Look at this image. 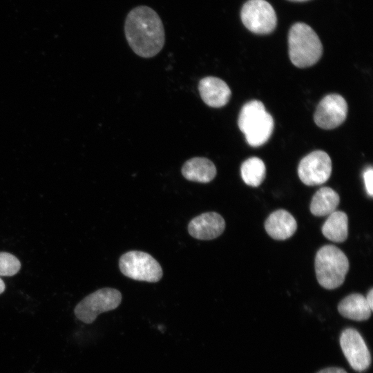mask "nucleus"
Wrapping results in <instances>:
<instances>
[{"label":"nucleus","instance_id":"1","mask_svg":"<svg viewBox=\"0 0 373 373\" xmlns=\"http://www.w3.org/2000/svg\"><path fill=\"white\" fill-rule=\"evenodd\" d=\"M127 42L137 55L149 58L163 48L165 32L161 18L151 8L139 6L127 15L124 23Z\"/></svg>","mask_w":373,"mask_h":373},{"label":"nucleus","instance_id":"2","mask_svg":"<svg viewBox=\"0 0 373 373\" xmlns=\"http://www.w3.org/2000/svg\"><path fill=\"white\" fill-rule=\"evenodd\" d=\"M289 56L298 68L315 64L323 54V45L316 32L307 24L298 22L292 25L288 34Z\"/></svg>","mask_w":373,"mask_h":373},{"label":"nucleus","instance_id":"3","mask_svg":"<svg viewBox=\"0 0 373 373\" xmlns=\"http://www.w3.org/2000/svg\"><path fill=\"white\" fill-rule=\"evenodd\" d=\"M238 124L247 143L254 147L264 144L269 139L274 127L272 116L258 100L249 101L242 107Z\"/></svg>","mask_w":373,"mask_h":373},{"label":"nucleus","instance_id":"4","mask_svg":"<svg viewBox=\"0 0 373 373\" xmlns=\"http://www.w3.org/2000/svg\"><path fill=\"white\" fill-rule=\"evenodd\" d=\"M349 267L347 256L336 246L325 245L316 253V278L318 283L327 289H336L344 283Z\"/></svg>","mask_w":373,"mask_h":373},{"label":"nucleus","instance_id":"5","mask_svg":"<svg viewBox=\"0 0 373 373\" xmlns=\"http://www.w3.org/2000/svg\"><path fill=\"white\" fill-rule=\"evenodd\" d=\"M119 267L126 277L140 281L156 283L162 277L160 263L150 254L140 251H130L119 258Z\"/></svg>","mask_w":373,"mask_h":373},{"label":"nucleus","instance_id":"6","mask_svg":"<svg viewBox=\"0 0 373 373\" xmlns=\"http://www.w3.org/2000/svg\"><path fill=\"white\" fill-rule=\"evenodd\" d=\"M122 301V294L116 289L102 288L86 296L75 307L76 317L84 323H92L103 312L113 310Z\"/></svg>","mask_w":373,"mask_h":373},{"label":"nucleus","instance_id":"7","mask_svg":"<svg viewBox=\"0 0 373 373\" xmlns=\"http://www.w3.org/2000/svg\"><path fill=\"white\" fill-rule=\"evenodd\" d=\"M240 17L249 31L259 35L271 33L277 24L276 12L265 0L247 1L242 7Z\"/></svg>","mask_w":373,"mask_h":373},{"label":"nucleus","instance_id":"8","mask_svg":"<svg viewBox=\"0 0 373 373\" xmlns=\"http://www.w3.org/2000/svg\"><path fill=\"white\" fill-rule=\"evenodd\" d=\"M332 173V160L323 151H314L305 156L298 166L300 180L306 185L316 186L325 183Z\"/></svg>","mask_w":373,"mask_h":373},{"label":"nucleus","instance_id":"9","mask_svg":"<svg viewBox=\"0 0 373 373\" xmlns=\"http://www.w3.org/2000/svg\"><path fill=\"white\" fill-rule=\"evenodd\" d=\"M347 104L338 94H329L318 104L314 115L316 124L321 128L333 129L346 119Z\"/></svg>","mask_w":373,"mask_h":373},{"label":"nucleus","instance_id":"10","mask_svg":"<svg viewBox=\"0 0 373 373\" xmlns=\"http://www.w3.org/2000/svg\"><path fill=\"white\" fill-rule=\"evenodd\" d=\"M342 351L350 366L356 371L363 372L371 363L369 350L358 331L347 328L343 331L340 337Z\"/></svg>","mask_w":373,"mask_h":373},{"label":"nucleus","instance_id":"11","mask_svg":"<svg viewBox=\"0 0 373 373\" xmlns=\"http://www.w3.org/2000/svg\"><path fill=\"white\" fill-rule=\"evenodd\" d=\"M225 228L224 218L216 212H207L193 218L189 225V234L198 240H212L220 236Z\"/></svg>","mask_w":373,"mask_h":373},{"label":"nucleus","instance_id":"12","mask_svg":"<svg viewBox=\"0 0 373 373\" xmlns=\"http://www.w3.org/2000/svg\"><path fill=\"white\" fill-rule=\"evenodd\" d=\"M198 90L204 102L213 108L224 106L231 97V90L226 82L216 77L202 78L199 82Z\"/></svg>","mask_w":373,"mask_h":373},{"label":"nucleus","instance_id":"13","mask_svg":"<svg viewBox=\"0 0 373 373\" xmlns=\"http://www.w3.org/2000/svg\"><path fill=\"white\" fill-rule=\"evenodd\" d=\"M265 229L272 238L283 240L294 235L297 229V223L287 211L278 209L268 216L265 222Z\"/></svg>","mask_w":373,"mask_h":373},{"label":"nucleus","instance_id":"14","mask_svg":"<svg viewBox=\"0 0 373 373\" xmlns=\"http://www.w3.org/2000/svg\"><path fill=\"white\" fill-rule=\"evenodd\" d=\"M215 164L206 157H196L187 160L182 168V175L189 181L207 183L216 175Z\"/></svg>","mask_w":373,"mask_h":373},{"label":"nucleus","instance_id":"15","mask_svg":"<svg viewBox=\"0 0 373 373\" xmlns=\"http://www.w3.org/2000/svg\"><path fill=\"white\" fill-rule=\"evenodd\" d=\"M338 310L343 317L357 321L368 319L372 313L365 297L356 293L350 294L341 300Z\"/></svg>","mask_w":373,"mask_h":373},{"label":"nucleus","instance_id":"16","mask_svg":"<svg viewBox=\"0 0 373 373\" xmlns=\"http://www.w3.org/2000/svg\"><path fill=\"white\" fill-rule=\"evenodd\" d=\"M340 197L332 188L323 186L313 195L310 211L315 216H325L335 211L339 204Z\"/></svg>","mask_w":373,"mask_h":373},{"label":"nucleus","instance_id":"17","mask_svg":"<svg viewBox=\"0 0 373 373\" xmlns=\"http://www.w3.org/2000/svg\"><path fill=\"white\" fill-rule=\"evenodd\" d=\"M323 236L335 242H344L348 236V218L347 214L341 211H335L329 217L322 227Z\"/></svg>","mask_w":373,"mask_h":373},{"label":"nucleus","instance_id":"18","mask_svg":"<svg viewBox=\"0 0 373 373\" xmlns=\"http://www.w3.org/2000/svg\"><path fill=\"white\" fill-rule=\"evenodd\" d=\"M243 181L249 186L256 187L261 184L266 175L264 162L257 157H249L240 166Z\"/></svg>","mask_w":373,"mask_h":373},{"label":"nucleus","instance_id":"19","mask_svg":"<svg viewBox=\"0 0 373 373\" xmlns=\"http://www.w3.org/2000/svg\"><path fill=\"white\" fill-rule=\"evenodd\" d=\"M21 269L19 259L8 252H0V276H12Z\"/></svg>","mask_w":373,"mask_h":373},{"label":"nucleus","instance_id":"20","mask_svg":"<svg viewBox=\"0 0 373 373\" xmlns=\"http://www.w3.org/2000/svg\"><path fill=\"white\" fill-rule=\"evenodd\" d=\"M373 177V170L372 168L368 167L363 173V179L365 182V189L367 193L370 197H372L373 195V188H372V178Z\"/></svg>","mask_w":373,"mask_h":373},{"label":"nucleus","instance_id":"21","mask_svg":"<svg viewBox=\"0 0 373 373\" xmlns=\"http://www.w3.org/2000/svg\"><path fill=\"white\" fill-rule=\"evenodd\" d=\"M317 373H347V372L341 367H331L323 369Z\"/></svg>","mask_w":373,"mask_h":373},{"label":"nucleus","instance_id":"22","mask_svg":"<svg viewBox=\"0 0 373 373\" xmlns=\"http://www.w3.org/2000/svg\"><path fill=\"white\" fill-rule=\"evenodd\" d=\"M366 301L372 309L373 310V289L372 288L369 292L367 294V296L365 297Z\"/></svg>","mask_w":373,"mask_h":373},{"label":"nucleus","instance_id":"23","mask_svg":"<svg viewBox=\"0 0 373 373\" xmlns=\"http://www.w3.org/2000/svg\"><path fill=\"white\" fill-rule=\"evenodd\" d=\"M6 289V285L3 280L0 278V294H2Z\"/></svg>","mask_w":373,"mask_h":373},{"label":"nucleus","instance_id":"24","mask_svg":"<svg viewBox=\"0 0 373 373\" xmlns=\"http://www.w3.org/2000/svg\"><path fill=\"white\" fill-rule=\"evenodd\" d=\"M288 1H294V2H303V1H306L308 0H288Z\"/></svg>","mask_w":373,"mask_h":373}]
</instances>
